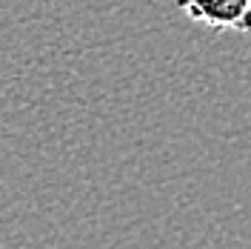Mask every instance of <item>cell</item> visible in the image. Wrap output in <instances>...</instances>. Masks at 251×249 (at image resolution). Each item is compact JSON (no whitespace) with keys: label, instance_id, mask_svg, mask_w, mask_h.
<instances>
[{"label":"cell","instance_id":"1","mask_svg":"<svg viewBox=\"0 0 251 249\" xmlns=\"http://www.w3.org/2000/svg\"><path fill=\"white\" fill-rule=\"evenodd\" d=\"M194 23L251 34V0H177Z\"/></svg>","mask_w":251,"mask_h":249}]
</instances>
